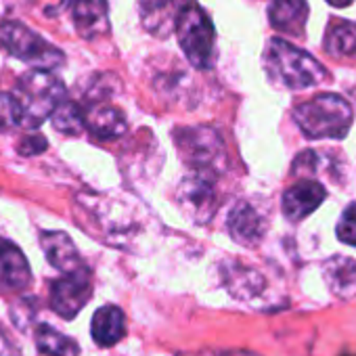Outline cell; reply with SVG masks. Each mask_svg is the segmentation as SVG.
Instances as JSON below:
<instances>
[{
	"label": "cell",
	"mask_w": 356,
	"mask_h": 356,
	"mask_svg": "<svg viewBox=\"0 0 356 356\" xmlns=\"http://www.w3.org/2000/svg\"><path fill=\"white\" fill-rule=\"evenodd\" d=\"M262 63L268 80L281 88L302 90L327 80V70L312 55L283 38H273L266 44Z\"/></svg>",
	"instance_id": "cell-1"
},
{
	"label": "cell",
	"mask_w": 356,
	"mask_h": 356,
	"mask_svg": "<svg viewBox=\"0 0 356 356\" xmlns=\"http://www.w3.org/2000/svg\"><path fill=\"white\" fill-rule=\"evenodd\" d=\"M15 99L22 113V128H38L65 101L63 82L51 70H30L15 86Z\"/></svg>",
	"instance_id": "cell-2"
},
{
	"label": "cell",
	"mask_w": 356,
	"mask_h": 356,
	"mask_svg": "<svg viewBox=\"0 0 356 356\" xmlns=\"http://www.w3.org/2000/svg\"><path fill=\"white\" fill-rule=\"evenodd\" d=\"M293 122L308 138H343L352 128V107L333 92H323L293 109Z\"/></svg>",
	"instance_id": "cell-3"
},
{
	"label": "cell",
	"mask_w": 356,
	"mask_h": 356,
	"mask_svg": "<svg viewBox=\"0 0 356 356\" xmlns=\"http://www.w3.org/2000/svg\"><path fill=\"white\" fill-rule=\"evenodd\" d=\"M178 44L197 70H210L216 55V30L197 5H183L174 26Z\"/></svg>",
	"instance_id": "cell-4"
},
{
	"label": "cell",
	"mask_w": 356,
	"mask_h": 356,
	"mask_svg": "<svg viewBox=\"0 0 356 356\" xmlns=\"http://www.w3.org/2000/svg\"><path fill=\"white\" fill-rule=\"evenodd\" d=\"M0 47L11 57L32 65L34 70H57L65 63L63 51L47 42L34 30L19 22L7 19L0 24Z\"/></svg>",
	"instance_id": "cell-5"
},
{
	"label": "cell",
	"mask_w": 356,
	"mask_h": 356,
	"mask_svg": "<svg viewBox=\"0 0 356 356\" xmlns=\"http://www.w3.org/2000/svg\"><path fill=\"white\" fill-rule=\"evenodd\" d=\"M174 143L176 149L181 151V157L191 165L193 172L218 176L227 165L222 136L208 126L176 128Z\"/></svg>",
	"instance_id": "cell-6"
},
{
	"label": "cell",
	"mask_w": 356,
	"mask_h": 356,
	"mask_svg": "<svg viewBox=\"0 0 356 356\" xmlns=\"http://www.w3.org/2000/svg\"><path fill=\"white\" fill-rule=\"evenodd\" d=\"M214 181H216V176L212 174L191 172L187 178H183L181 185H178L176 202L185 212V216L191 218L195 225H208L218 210Z\"/></svg>",
	"instance_id": "cell-7"
},
{
	"label": "cell",
	"mask_w": 356,
	"mask_h": 356,
	"mask_svg": "<svg viewBox=\"0 0 356 356\" xmlns=\"http://www.w3.org/2000/svg\"><path fill=\"white\" fill-rule=\"evenodd\" d=\"M88 216L97 227L92 229V233L115 248H128V241L134 239V235L140 231V220L134 210L120 204H88Z\"/></svg>",
	"instance_id": "cell-8"
},
{
	"label": "cell",
	"mask_w": 356,
	"mask_h": 356,
	"mask_svg": "<svg viewBox=\"0 0 356 356\" xmlns=\"http://www.w3.org/2000/svg\"><path fill=\"white\" fill-rule=\"evenodd\" d=\"M92 298V273L86 266H80L72 273H63L61 279L51 283L49 304L55 314L65 321L78 316V312Z\"/></svg>",
	"instance_id": "cell-9"
},
{
	"label": "cell",
	"mask_w": 356,
	"mask_h": 356,
	"mask_svg": "<svg viewBox=\"0 0 356 356\" xmlns=\"http://www.w3.org/2000/svg\"><path fill=\"white\" fill-rule=\"evenodd\" d=\"M32 285V270L24 252L9 239L0 237V293L19 296Z\"/></svg>",
	"instance_id": "cell-10"
},
{
	"label": "cell",
	"mask_w": 356,
	"mask_h": 356,
	"mask_svg": "<svg viewBox=\"0 0 356 356\" xmlns=\"http://www.w3.org/2000/svg\"><path fill=\"white\" fill-rule=\"evenodd\" d=\"M227 229L233 237L243 248H256L264 233H266V218L260 214V210L250 204V202H239L231 208L227 216Z\"/></svg>",
	"instance_id": "cell-11"
},
{
	"label": "cell",
	"mask_w": 356,
	"mask_h": 356,
	"mask_svg": "<svg viewBox=\"0 0 356 356\" xmlns=\"http://www.w3.org/2000/svg\"><path fill=\"white\" fill-rule=\"evenodd\" d=\"M63 5L72 9L74 26L82 38L95 40L109 32L107 0H67Z\"/></svg>",
	"instance_id": "cell-12"
},
{
	"label": "cell",
	"mask_w": 356,
	"mask_h": 356,
	"mask_svg": "<svg viewBox=\"0 0 356 356\" xmlns=\"http://www.w3.org/2000/svg\"><path fill=\"white\" fill-rule=\"evenodd\" d=\"M325 197H327V191L321 183L302 181L283 193L281 210H283L285 218H289L291 222H300L306 216H310L325 202Z\"/></svg>",
	"instance_id": "cell-13"
},
{
	"label": "cell",
	"mask_w": 356,
	"mask_h": 356,
	"mask_svg": "<svg viewBox=\"0 0 356 356\" xmlns=\"http://www.w3.org/2000/svg\"><path fill=\"white\" fill-rule=\"evenodd\" d=\"M220 279H222V285L229 289V293L237 300H254L266 287L264 277L256 268L243 264L241 260L225 262L220 266Z\"/></svg>",
	"instance_id": "cell-14"
},
{
	"label": "cell",
	"mask_w": 356,
	"mask_h": 356,
	"mask_svg": "<svg viewBox=\"0 0 356 356\" xmlns=\"http://www.w3.org/2000/svg\"><path fill=\"white\" fill-rule=\"evenodd\" d=\"M86 128L92 136L101 140H111L122 136L128 130V124L122 109L103 101H92L86 109Z\"/></svg>",
	"instance_id": "cell-15"
},
{
	"label": "cell",
	"mask_w": 356,
	"mask_h": 356,
	"mask_svg": "<svg viewBox=\"0 0 356 356\" xmlns=\"http://www.w3.org/2000/svg\"><path fill=\"white\" fill-rule=\"evenodd\" d=\"M40 245H42V252L47 256V260L51 262L53 268L61 270V273H72L82 264V258H80V252L78 248L74 245L72 237L67 233H61V231H44L40 235Z\"/></svg>",
	"instance_id": "cell-16"
},
{
	"label": "cell",
	"mask_w": 356,
	"mask_h": 356,
	"mask_svg": "<svg viewBox=\"0 0 356 356\" xmlns=\"http://www.w3.org/2000/svg\"><path fill=\"white\" fill-rule=\"evenodd\" d=\"M270 26L287 36H302L308 22L306 0H273L268 9Z\"/></svg>",
	"instance_id": "cell-17"
},
{
	"label": "cell",
	"mask_w": 356,
	"mask_h": 356,
	"mask_svg": "<svg viewBox=\"0 0 356 356\" xmlns=\"http://www.w3.org/2000/svg\"><path fill=\"white\" fill-rule=\"evenodd\" d=\"M323 279L329 291L341 300L356 298V260L348 256H333L323 262Z\"/></svg>",
	"instance_id": "cell-18"
},
{
	"label": "cell",
	"mask_w": 356,
	"mask_h": 356,
	"mask_svg": "<svg viewBox=\"0 0 356 356\" xmlns=\"http://www.w3.org/2000/svg\"><path fill=\"white\" fill-rule=\"evenodd\" d=\"M90 333L92 339L101 348H111L126 335V314L120 306L107 304L101 306L90 321Z\"/></svg>",
	"instance_id": "cell-19"
},
{
	"label": "cell",
	"mask_w": 356,
	"mask_h": 356,
	"mask_svg": "<svg viewBox=\"0 0 356 356\" xmlns=\"http://www.w3.org/2000/svg\"><path fill=\"white\" fill-rule=\"evenodd\" d=\"M183 7H176V0H140L143 26L157 36L168 34L176 26V17Z\"/></svg>",
	"instance_id": "cell-20"
},
{
	"label": "cell",
	"mask_w": 356,
	"mask_h": 356,
	"mask_svg": "<svg viewBox=\"0 0 356 356\" xmlns=\"http://www.w3.org/2000/svg\"><path fill=\"white\" fill-rule=\"evenodd\" d=\"M38 356H80L78 343L51 325H38L34 331Z\"/></svg>",
	"instance_id": "cell-21"
},
{
	"label": "cell",
	"mask_w": 356,
	"mask_h": 356,
	"mask_svg": "<svg viewBox=\"0 0 356 356\" xmlns=\"http://www.w3.org/2000/svg\"><path fill=\"white\" fill-rule=\"evenodd\" d=\"M325 51L329 55L356 57V26L343 19L331 22L325 34Z\"/></svg>",
	"instance_id": "cell-22"
},
{
	"label": "cell",
	"mask_w": 356,
	"mask_h": 356,
	"mask_svg": "<svg viewBox=\"0 0 356 356\" xmlns=\"http://www.w3.org/2000/svg\"><path fill=\"white\" fill-rule=\"evenodd\" d=\"M51 120H53L55 130H59L67 136H78L86 128V109H82L78 103L65 99L57 107V111L51 115Z\"/></svg>",
	"instance_id": "cell-23"
},
{
	"label": "cell",
	"mask_w": 356,
	"mask_h": 356,
	"mask_svg": "<svg viewBox=\"0 0 356 356\" xmlns=\"http://www.w3.org/2000/svg\"><path fill=\"white\" fill-rule=\"evenodd\" d=\"M22 126V113L15 95L0 92V132H7Z\"/></svg>",
	"instance_id": "cell-24"
},
{
	"label": "cell",
	"mask_w": 356,
	"mask_h": 356,
	"mask_svg": "<svg viewBox=\"0 0 356 356\" xmlns=\"http://www.w3.org/2000/svg\"><path fill=\"white\" fill-rule=\"evenodd\" d=\"M337 239L346 245H354L356 248V204H350L343 212L341 218L337 222Z\"/></svg>",
	"instance_id": "cell-25"
},
{
	"label": "cell",
	"mask_w": 356,
	"mask_h": 356,
	"mask_svg": "<svg viewBox=\"0 0 356 356\" xmlns=\"http://www.w3.org/2000/svg\"><path fill=\"white\" fill-rule=\"evenodd\" d=\"M47 149V140L40 136V134H32V136H26L22 143H19V151L24 155H36L40 151Z\"/></svg>",
	"instance_id": "cell-26"
},
{
	"label": "cell",
	"mask_w": 356,
	"mask_h": 356,
	"mask_svg": "<svg viewBox=\"0 0 356 356\" xmlns=\"http://www.w3.org/2000/svg\"><path fill=\"white\" fill-rule=\"evenodd\" d=\"M0 356H22L19 348L3 333V329H0Z\"/></svg>",
	"instance_id": "cell-27"
},
{
	"label": "cell",
	"mask_w": 356,
	"mask_h": 356,
	"mask_svg": "<svg viewBox=\"0 0 356 356\" xmlns=\"http://www.w3.org/2000/svg\"><path fill=\"white\" fill-rule=\"evenodd\" d=\"M218 356H260L252 350H227V352H220Z\"/></svg>",
	"instance_id": "cell-28"
},
{
	"label": "cell",
	"mask_w": 356,
	"mask_h": 356,
	"mask_svg": "<svg viewBox=\"0 0 356 356\" xmlns=\"http://www.w3.org/2000/svg\"><path fill=\"white\" fill-rule=\"evenodd\" d=\"M327 3H329L331 7H339V9H343V7H348L350 3H354V0H327Z\"/></svg>",
	"instance_id": "cell-29"
},
{
	"label": "cell",
	"mask_w": 356,
	"mask_h": 356,
	"mask_svg": "<svg viewBox=\"0 0 356 356\" xmlns=\"http://www.w3.org/2000/svg\"><path fill=\"white\" fill-rule=\"evenodd\" d=\"M63 3H67V0H63Z\"/></svg>",
	"instance_id": "cell-30"
}]
</instances>
